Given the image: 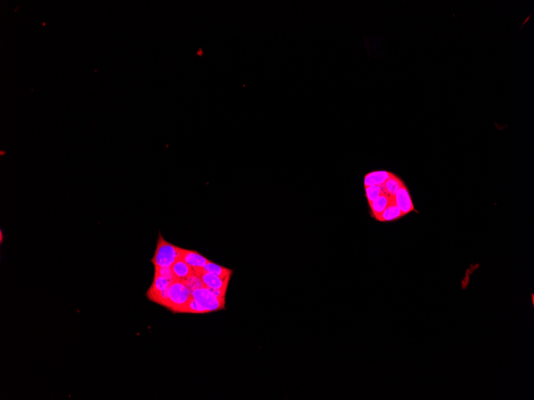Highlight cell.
<instances>
[{
  "label": "cell",
  "instance_id": "cell-15",
  "mask_svg": "<svg viewBox=\"0 0 534 400\" xmlns=\"http://www.w3.org/2000/svg\"><path fill=\"white\" fill-rule=\"evenodd\" d=\"M183 281L185 283V285L188 286V289L191 290V292L194 291V290L197 289L205 287L204 283H202L201 278L198 275L195 274V273L190 276L188 279H185Z\"/></svg>",
  "mask_w": 534,
  "mask_h": 400
},
{
  "label": "cell",
  "instance_id": "cell-13",
  "mask_svg": "<svg viewBox=\"0 0 534 400\" xmlns=\"http://www.w3.org/2000/svg\"><path fill=\"white\" fill-rule=\"evenodd\" d=\"M403 185H404V182L398 177L393 175L385 182L384 185H382V187L384 188L386 194L390 196H393L395 194L396 192Z\"/></svg>",
  "mask_w": 534,
  "mask_h": 400
},
{
  "label": "cell",
  "instance_id": "cell-14",
  "mask_svg": "<svg viewBox=\"0 0 534 400\" xmlns=\"http://www.w3.org/2000/svg\"><path fill=\"white\" fill-rule=\"evenodd\" d=\"M365 188V195L367 197L369 204L379 198V196L386 194V191L384 188L382 187V186L381 185H370V186H366Z\"/></svg>",
  "mask_w": 534,
  "mask_h": 400
},
{
  "label": "cell",
  "instance_id": "cell-3",
  "mask_svg": "<svg viewBox=\"0 0 534 400\" xmlns=\"http://www.w3.org/2000/svg\"><path fill=\"white\" fill-rule=\"evenodd\" d=\"M191 297L202 306L207 313L225 308L226 297H219L208 288L202 287L195 289L191 292Z\"/></svg>",
  "mask_w": 534,
  "mask_h": 400
},
{
  "label": "cell",
  "instance_id": "cell-10",
  "mask_svg": "<svg viewBox=\"0 0 534 400\" xmlns=\"http://www.w3.org/2000/svg\"><path fill=\"white\" fill-rule=\"evenodd\" d=\"M393 174L386 171H373L369 173L365 177V187L370 186V185H384L385 182L387 181Z\"/></svg>",
  "mask_w": 534,
  "mask_h": 400
},
{
  "label": "cell",
  "instance_id": "cell-12",
  "mask_svg": "<svg viewBox=\"0 0 534 400\" xmlns=\"http://www.w3.org/2000/svg\"><path fill=\"white\" fill-rule=\"evenodd\" d=\"M200 269L205 271V272L217 275V276H220V277H228V276L231 277L232 274H233V270L232 269L220 266V265L213 263V262H210V261L205 266L200 268Z\"/></svg>",
  "mask_w": 534,
  "mask_h": 400
},
{
  "label": "cell",
  "instance_id": "cell-1",
  "mask_svg": "<svg viewBox=\"0 0 534 400\" xmlns=\"http://www.w3.org/2000/svg\"><path fill=\"white\" fill-rule=\"evenodd\" d=\"M182 249L166 241L160 234L151 262L154 266L171 267L181 258Z\"/></svg>",
  "mask_w": 534,
  "mask_h": 400
},
{
  "label": "cell",
  "instance_id": "cell-8",
  "mask_svg": "<svg viewBox=\"0 0 534 400\" xmlns=\"http://www.w3.org/2000/svg\"><path fill=\"white\" fill-rule=\"evenodd\" d=\"M403 216H405L404 213L400 211V209L396 206L395 203L393 202V196H392V202H390V204L388 206L384 211L381 213L380 215L378 216L375 219L377 221H382V222H390V221H397Z\"/></svg>",
  "mask_w": 534,
  "mask_h": 400
},
{
  "label": "cell",
  "instance_id": "cell-11",
  "mask_svg": "<svg viewBox=\"0 0 534 400\" xmlns=\"http://www.w3.org/2000/svg\"><path fill=\"white\" fill-rule=\"evenodd\" d=\"M391 202L392 196L386 194L379 196V198L369 203L371 214H372L373 217L376 218L378 216L380 215L381 213L386 210Z\"/></svg>",
  "mask_w": 534,
  "mask_h": 400
},
{
  "label": "cell",
  "instance_id": "cell-7",
  "mask_svg": "<svg viewBox=\"0 0 534 400\" xmlns=\"http://www.w3.org/2000/svg\"><path fill=\"white\" fill-rule=\"evenodd\" d=\"M180 259L183 260L185 263L188 264L193 269L202 268L208 262H210L207 258L202 256L197 251L188 250V249H184V248L182 249V253H181Z\"/></svg>",
  "mask_w": 534,
  "mask_h": 400
},
{
  "label": "cell",
  "instance_id": "cell-4",
  "mask_svg": "<svg viewBox=\"0 0 534 400\" xmlns=\"http://www.w3.org/2000/svg\"><path fill=\"white\" fill-rule=\"evenodd\" d=\"M173 280H168L158 275H154V280L147 293V297L150 301L168 307V290Z\"/></svg>",
  "mask_w": 534,
  "mask_h": 400
},
{
  "label": "cell",
  "instance_id": "cell-6",
  "mask_svg": "<svg viewBox=\"0 0 534 400\" xmlns=\"http://www.w3.org/2000/svg\"><path fill=\"white\" fill-rule=\"evenodd\" d=\"M393 200L396 206L400 209V211L404 213V215L415 210L410 192L405 184L396 192L395 194L393 196Z\"/></svg>",
  "mask_w": 534,
  "mask_h": 400
},
{
  "label": "cell",
  "instance_id": "cell-18",
  "mask_svg": "<svg viewBox=\"0 0 534 400\" xmlns=\"http://www.w3.org/2000/svg\"><path fill=\"white\" fill-rule=\"evenodd\" d=\"M3 240H4V236H3V232L1 231L0 232V241H1V243L3 242Z\"/></svg>",
  "mask_w": 534,
  "mask_h": 400
},
{
  "label": "cell",
  "instance_id": "cell-2",
  "mask_svg": "<svg viewBox=\"0 0 534 400\" xmlns=\"http://www.w3.org/2000/svg\"><path fill=\"white\" fill-rule=\"evenodd\" d=\"M191 298V292L183 280H173L168 290L167 309L173 312L184 313L185 307Z\"/></svg>",
  "mask_w": 534,
  "mask_h": 400
},
{
  "label": "cell",
  "instance_id": "cell-5",
  "mask_svg": "<svg viewBox=\"0 0 534 400\" xmlns=\"http://www.w3.org/2000/svg\"><path fill=\"white\" fill-rule=\"evenodd\" d=\"M194 269H195V274L198 275L201 278L202 283H204L205 287L211 289V290H221L226 293L231 277L230 276L220 277L213 273L205 272L200 268H196Z\"/></svg>",
  "mask_w": 534,
  "mask_h": 400
},
{
  "label": "cell",
  "instance_id": "cell-9",
  "mask_svg": "<svg viewBox=\"0 0 534 400\" xmlns=\"http://www.w3.org/2000/svg\"><path fill=\"white\" fill-rule=\"evenodd\" d=\"M173 273L175 279L178 280H185L190 276L195 273V269L190 266L188 264L185 263L183 260L179 259L171 266Z\"/></svg>",
  "mask_w": 534,
  "mask_h": 400
},
{
  "label": "cell",
  "instance_id": "cell-17",
  "mask_svg": "<svg viewBox=\"0 0 534 400\" xmlns=\"http://www.w3.org/2000/svg\"><path fill=\"white\" fill-rule=\"evenodd\" d=\"M154 275L162 276L168 280H174L175 279L174 273H173L171 267H158L154 266Z\"/></svg>",
  "mask_w": 534,
  "mask_h": 400
},
{
  "label": "cell",
  "instance_id": "cell-16",
  "mask_svg": "<svg viewBox=\"0 0 534 400\" xmlns=\"http://www.w3.org/2000/svg\"><path fill=\"white\" fill-rule=\"evenodd\" d=\"M184 313H192V314H199V313H207L205 308L201 306L196 300L191 297L188 305L185 307Z\"/></svg>",
  "mask_w": 534,
  "mask_h": 400
}]
</instances>
